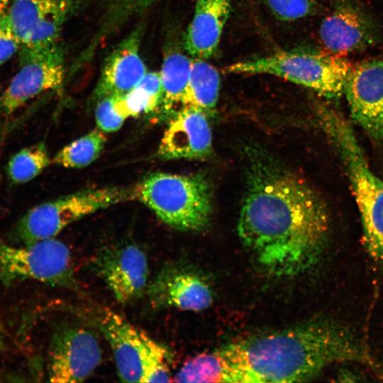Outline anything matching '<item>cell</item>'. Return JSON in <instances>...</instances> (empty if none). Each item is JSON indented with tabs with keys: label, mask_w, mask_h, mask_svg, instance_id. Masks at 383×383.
Listing matches in <instances>:
<instances>
[{
	"label": "cell",
	"mask_w": 383,
	"mask_h": 383,
	"mask_svg": "<svg viewBox=\"0 0 383 383\" xmlns=\"http://www.w3.org/2000/svg\"><path fill=\"white\" fill-rule=\"evenodd\" d=\"M247 150L238 234L262 271L292 277L313 267L328 242L329 216L316 192L262 149Z\"/></svg>",
	"instance_id": "cell-1"
},
{
	"label": "cell",
	"mask_w": 383,
	"mask_h": 383,
	"mask_svg": "<svg viewBox=\"0 0 383 383\" xmlns=\"http://www.w3.org/2000/svg\"><path fill=\"white\" fill-rule=\"evenodd\" d=\"M219 350L232 383L305 382L341 362L380 369L362 338L344 323L328 317L313 318Z\"/></svg>",
	"instance_id": "cell-2"
},
{
	"label": "cell",
	"mask_w": 383,
	"mask_h": 383,
	"mask_svg": "<svg viewBox=\"0 0 383 383\" xmlns=\"http://www.w3.org/2000/svg\"><path fill=\"white\" fill-rule=\"evenodd\" d=\"M321 125L350 182L360 210L365 247L383 268V179L370 169L353 126L337 109L321 104Z\"/></svg>",
	"instance_id": "cell-3"
},
{
	"label": "cell",
	"mask_w": 383,
	"mask_h": 383,
	"mask_svg": "<svg viewBox=\"0 0 383 383\" xmlns=\"http://www.w3.org/2000/svg\"><path fill=\"white\" fill-rule=\"evenodd\" d=\"M140 201L164 223L184 231H199L212 213V187L203 174L153 173L134 186Z\"/></svg>",
	"instance_id": "cell-4"
},
{
	"label": "cell",
	"mask_w": 383,
	"mask_h": 383,
	"mask_svg": "<svg viewBox=\"0 0 383 383\" xmlns=\"http://www.w3.org/2000/svg\"><path fill=\"white\" fill-rule=\"evenodd\" d=\"M351 66L345 56L327 50H297L237 62L227 66L225 72L273 75L311 89L327 99L338 100Z\"/></svg>",
	"instance_id": "cell-5"
},
{
	"label": "cell",
	"mask_w": 383,
	"mask_h": 383,
	"mask_svg": "<svg viewBox=\"0 0 383 383\" xmlns=\"http://www.w3.org/2000/svg\"><path fill=\"white\" fill-rule=\"evenodd\" d=\"M94 321L110 345L121 382H172L167 347L111 310L100 309Z\"/></svg>",
	"instance_id": "cell-6"
},
{
	"label": "cell",
	"mask_w": 383,
	"mask_h": 383,
	"mask_svg": "<svg viewBox=\"0 0 383 383\" xmlns=\"http://www.w3.org/2000/svg\"><path fill=\"white\" fill-rule=\"evenodd\" d=\"M135 199L134 186L81 191L40 204L28 210L14 228L23 244L52 238L70 224L120 202Z\"/></svg>",
	"instance_id": "cell-7"
},
{
	"label": "cell",
	"mask_w": 383,
	"mask_h": 383,
	"mask_svg": "<svg viewBox=\"0 0 383 383\" xmlns=\"http://www.w3.org/2000/svg\"><path fill=\"white\" fill-rule=\"evenodd\" d=\"M28 279L76 287L69 248L54 238L22 246L11 245L0 239V282L8 284Z\"/></svg>",
	"instance_id": "cell-8"
},
{
	"label": "cell",
	"mask_w": 383,
	"mask_h": 383,
	"mask_svg": "<svg viewBox=\"0 0 383 383\" xmlns=\"http://www.w3.org/2000/svg\"><path fill=\"white\" fill-rule=\"evenodd\" d=\"M19 70L0 94V116H9L30 99L60 89L65 79V49L58 41L18 51Z\"/></svg>",
	"instance_id": "cell-9"
},
{
	"label": "cell",
	"mask_w": 383,
	"mask_h": 383,
	"mask_svg": "<svg viewBox=\"0 0 383 383\" xmlns=\"http://www.w3.org/2000/svg\"><path fill=\"white\" fill-rule=\"evenodd\" d=\"M85 0H11L7 16L21 43L35 50L59 41L62 30Z\"/></svg>",
	"instance_id": "cell-10"
},
{
	"label": "cell",
	"mask_w": 383,
	"mask_h": 383,
	"mask_svg": "<svg viewBox=\"0 0 383 383\" xmlns=\"http://www.w3.org/2000/svg\"><path fill=\"white\" fill-rule=\"evenodd\" d=\"M319 37L326 50L345 56L377 45L383 35L377 21L358 1L332 0Z\"/></svg>",
	"instance_id": "cell-11"
},
{
	"label": "cell",
	"mask_w": 383,
	"mask_h": 383,
	"mask_svg": "<svg viewBox=\"0 0 383 383\" xmlns=\"http://www.w3.org/2000/svg\"><path fill=\"white\" fill-rule=\"evenodd\" d=\"M101 348L89 329L72 323L57 328L52 338L48 377L52 382H81L87 379L101 360Z\"/></svg>",
	"instance_id": "cell-12"
},
{
	"label": "cell",
	"mask_w": 383,
	"mask_h": 383,
	"mask_svg": "<svg viewBox=\"0 0 383 383\" xmlns=\"http://www.w3.org/2000/svg\"><path fill=\"white\" fill-rule=\"evenodd\" d=\"M343 94L353 119L374 143H383V56L352 65Z\"/></svg>",
	"instance_id": "cell-13"
},
{
	"label": "cell",
	"mask_w": 383,
	"mask_h": 383,
	"mask_svg": "<svg viewBox=\"0 0 383 383\" xmlns=\"http://www.w3.org/2000/svg\"><path fill=\"white\" fill-rule=\"evenodd\" d=\"M94 265L115 298L122 304L140 298L147 288L148 259L134 244L104 249L94 258Z\"/></svg>",
	"instance_id": "cell-14"
},
{
	"label": "cell",
	"mask_w": 383,
	"mask_h": 383,
	"mask_svg": "<svg viewBox=\"0 0 383 383\" xmlns=\"http://www.w3.org/2000/svg\"><path fill=\"white\" fill-rule=\"evenodd\" d=\"M153 308L173 307L199 311L213 301V293L208 282L197 272L179 265L165 266L148 288Z\"/></svg>",
	"instance_id": "cell-15"
},
{
	"label": "cell",
	"mask_w": 383,
	"mask_h": 383,
	"mask_svg": "<svg viewBox=\"0 0 383 383\" xmlns=\"http://www.w3.org/2000/svg\"><path fill=\"white\" fill-rule=\"evenodd\" d=\"M207 113L184 106L171 118L156 156L162 160L202 159L212 153V133Z\"/></svg>",
	"instance_id": "cell-16"
},
{
	"label": "cell",
	"mask_w": 383,
	"mask_h": 383,
	"mask_svg": "<svg viewBox=\"0 0 383 383\" xmlns=\"http://www.w3.org/2000/svg\"><path fill=\"white\" fill-rule=\"evenodd\" d=\"M143 26H138L106 58L93 94L99 100L123 95L133 89L147 72L140 56Z\"/></svg>",
	"instance_id": "cell-17"
},
{
	"label": "cell",
	"mask_w": 383,
	"mask_h": 383,
	"mask_svg": "<svg viewBox=\"0 0 383 383\" xmlns=\"http://www.w3.org/2000/svg\"><path fill=\"white\" fill-rule=\"evenodd\" d=\"M231 9V0H196L184 41L192 58L207 60L213 55Z\"/></svg>",
	"instance_id": "cell-18"
},
{
	"label": "cell",
	"mask_w": 383,
	"mask_h": 383,
	"mask_svg": "<svg viewBox=\"0 0 383 383\" xmlns=\"http://www.w3.org/2000/svg\"><path fill=\"white\" fill-rule=\"evenodd\" d=\"M192 58L178 48H167L160 72L162 101L159 112L162 116H174V107L182 105L188 84Z\"/></svg>",
	"instance_id": "cell-19"
},
{
	"label": "cell",
	"mask_w": 383,
	"mask_h": 383,
	"mask_svg": "<svg viewBox=\"0 0 383 383\" xmlns=\"http://www.w3.org/2000/svg\"><path fill=\"white\" fill-rule=\"evenodd\" d=\"M220 76L206 60L192 58V68L182 105L212 113L218 101Z\"/></svg>",
	"instance_id": "cell-20"
},
{
	"label": "cell",
	"mask_w": 383,
	"mask_h": 383,
	"mask_svg": "<svg viewBox=\"0 0 383 383\" xmlns=\"http://www.w3.org/2000/svg\"><path fill=\"white\" fill-rule=\"evenodd\" d=\"M113 96L116 111L126 118L157 112L162 101L160 72H147L131 91L123 95Z\"/></svg>",
	"instance_id": "cell-21"
},
{
	"label": "cell",
	"mask_w": 383,
	"mask_h": 383,
	"mask_svg": "<svg viewBox=\"0 0 383 383\" xmlns=\"http://www.w3.org/2000/svg\"><path fill=\"white\" fill-rule=\"evenodd\" d=\"M174 382H231L218 350L201 353L187 361L172 378Z\"/></svg>",
	"instance_id": "cell-22"
},
{
	"label": "cell",
	"mask_w": 383,
	"mask_h": 383,
	"mask_svg": "<svg viewBox=\"0 0 383 383\" xmlns=\"http://www.w3.org/2000/svg\"><path fill=\"white\" fill-rule=\"evenodd\" d=\"M106 142L103 131L93 130L59 150L52 162L66 168L84 167L99 157Z\"/></svg>",
	"instance_id": "cell-23"
},
{
	"label": "cell",
	"mask_w": 383,
	"mask_h": 383,
	"mask_svg": "<svg viewBox=\"0 0 383 383\" xmlns=\"http://www.w3.org/2000/svg\"><path fill=\"white\" fill-rule=\"evenodd\" d=\"M51 160L44 142L25 147L8 161L6 173L12 183L21 184L38 176Z\"/></svg>",
	"instance_id": "cell-24"
},
{
	"label": "cell",
	"mask_w": 383,
	"mask_h": 383,
	"mask_svg": "<svg viewBox=\"0 0 383 383\" xmlns=\"http://www.w3.org/2000/svg\"><path fill=\"white\" fill-rule=\"evenodd\" d=\"M278 19L293 21L313 14L316 0H262Z\"/></svg>",
	"instance_id": "cell-25"
},
{
	"label": "cell",
	"mask_w": 383,
	"mask_h": 383,
	"mask_svg": "<svg viewBox=\"0 0 383 383\" xmlns=\"http://www.w3.org/2000/svg\"><path fill=\"white\" fill-rule=\"evenodd\" d=\"M95 118L98 128L104 133L118 131L126 119L116 111L114 96L104 97L97 101Z\"/></svg>",
	"instance_id": "cell-26"
},
{
	"label": "cell",
	"mask_w": 383,
	"mask_h": 383,
	"mask_svg": "<svg viewBox=\"0 0 383 383\" xmlns=\"http://www.w3.org/2000/svg\"><path fill=\"white\" fill-rule=\"evenodd\" d=\"M20 41L7 14L0 21V66L18 52Z\"/></svg>",
	"instance_id": "cell-27"
},
{
	"label": "cell",
	"mask_w": 383,
	"mask_h": 383,
	"mask_svg": "<svg viewBox=\"0 0 383 383\" xmlns=\"http://www.w3.org/2000/svg\"><path fill=\"white\" fill-rule=\"evenodd\" d=\"M11 0H0V21L7 14Z\"/></svg>",
	"instance_id": "cell-28"
},
{
	"label": "cell",
	"mask_w": 383,
	"mask_h": 383,
	"mask_svg": "<svg viewBox=\"0 0 383 383\" xmlns=\"http://www.w3.org/2000/svg\"><path fill=\"white\" fill-rule=\"evenodd\" d=\"M4 343L3 341V338L0 333V351L2 350V349L4 348Z\"/></svg>",
	"instance_id": "cell-29"
}]
</instances>
